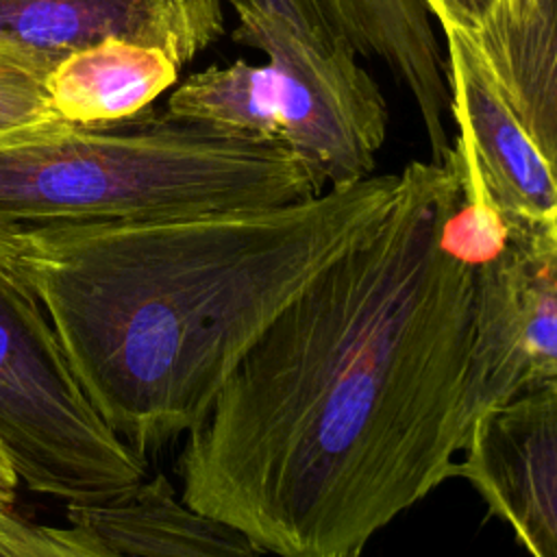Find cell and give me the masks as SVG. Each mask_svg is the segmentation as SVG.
<instances>
[{
  "label": "cell",
  "instance_id": "5bb4252c",
  "mask_svg": "<svg viewBox=\"0 0 557 557\" xmlns=\"http://www.w3.org/2000/svg\"><path fill=\"white\" fill-rule=\"evenodd\" d=\"M57 61L0 46V137L61 122L50 111L46 81Z\"/></svg>",
  "mask_w": 557,
  "mask_h": 557
},
{
  "label": "cell",
  "instance_id": "277c9868",
  "mask_svg": "<svg viewBox=\"0 0 557 557\" xmlns=\"http://www.w3.org/2000/svg\"><path fill=\"white\" fill-rule=\"evenodd\" d=\"M0 461L67 505L113 500L148 479L144 455L81 387L9 228H0Z\"/></svg>",
  "mask_w": 557,
  "mask_h": 557
},
{
  "label": "cell",
  "instance_id": "52a82bcc",
  "mask_svg": "<svg viewBox=\"0 0 557 557\" xmlns=\"http://www.w3.org/2000/svg\"><path fill=\"white\" fill-rule=\"evenodd\" d=\"M457 474L531 557H557V379L481 413Z\"/></svg>",
  "mask_w": 557,
  "mask_h": 557
},
{
  "label": "cell",
  "instance_id": "6da1fadb",
  "mask_svg": "<svg viewBox=\"0 0 557 557\" xmlns=\"http://www.w3.org/2000/svg\"><path fill=\"white\" fill-rule=\"evenodd\" d=\"M457 194L448 161L405 165L383 222L272 318L187 437V505L261 553L361 557L457 474L476 268L446 228Z\"/></svg>",
  "mask_w": 557,
  "mask_h": 557
},
{
  "label": "cell",
  "instance_id": "5b68a950",
  "mask_svg": "<svg viewBox=\"0 0 557 557\" xmlns=\"http://www.w3.org/2000/svg\"><path fill=\"white\" fill-rule=\"evenodd\" d=\"M233 39L268 57L274 74L278 144L305 159L324 187L372 176L387 137V107L357 52L324 48L272 15H237Z\"/></svg>",
  "mask_w": 557,
  "mask_h": 557
},
{
  "label": "cell",
  "instance_id": "4fadbf2b",
  "mask_svg": "<svg viewBox=\"0 0 557 557\" xmlns=\"http://www.w3.org/2000/svg\"><path fill=\"white\" fill-rule=\"evenodd\" d=\"M557 35V0H492L490 22L474 39L513 107L533 83Z\"/></svg>",
  "mask_w": 557,
  "mask_h": 557
},
{
  "label": "cell",
  "instance_id": "7a4b0ae2",
  "mask_svg": "<svg viewBox=\"0 0 557 557\" xmlns=\"http://www.w3.org/2000/svg\"><path fill=\"white\" fill-rule=\"evenodd\" d=\"M398 174L270 209L15 231L89 403L141 455L191 433L272 318L387 215Z\"/></svg>",
  "mask_w": 557,
  "mask_h": 557
},
{
  "label": "cell",
  "instance_id": "3957f363",
  "mask_svg": "<svg viewBox=\"0 0 557 557\" xmlns=\"http://www.w3.org/2000/svg\"><path fill=\"white\" fill-rule=\"evenodd\" d=\"M324 189L285 146L168 111L98 126L54 122L0 137V228L9 231L255 211Z\"/></svg>",
  "mask_w": 557,
  "mask_h": 557
},
{
  "label": "cell",
  "instance_id": "8fae6325",
  "mask_svg": "<svg viewBox=\"0 0 557 557\" xmlns=\"http://www.w3.org/2000/svg\"><path fill=\"white\" fill-rule=\"evenodd\" d=\"M161 48L107 39L63 57L46 81L57 120L81 126L113 124L135 117L170 89L181 72Z\"/></svg>",
  "mask_w": 557,
  "mask_h": 557
},
{
  "label": "cell",
  "instance_id": "ac0fdd59",
  "mask_svg": "<svg viewBox=\"0 0 557 557\" xmlns=\"http://www.w3.org/2000/svg\"><path fill=\"white\" fill-rule=\"evenodd\" d=\"M444 30H459L472 39H481L492 11V0H420Z\"/></svg>",
  "mask_w": 557,
  "mask_h": 557
},
{
  "label": "cell",
  "instance_id": "9c48e42d",
  "mask_svg": "<svg viewBox=\"0 0 557 557\" xmlns=\"http://www.w3.org/2000/svg\"><path fill=\"white\" fill-rule=\"evenodd\" d=\"M222 33V0H0V46L57 63L126 39L185 65Z\"/></svg>",
  "mask_w": 557,
  "mask_h": 557
},
{
  "label": "cell",
  "instance_id": "ba28073f",
  "mask_svg": "<svg viewBox=\"0 0 557 557\" xmlns=\"http://www.w3.org/2000/svg\"><path fill=\"white\" fill-rule=\"evenodd\" d=\"M450 122L463 133L481 183L509 228L557 233V174L490 72L481 48L444 30Z\"/></svg>",
  "mask_w": 557,
  "mask_h": 557
},
{
  "label": "cell",
  "instance_id": "7c38bea8",
  "mask_svg": "<svg viewBox=\"0 0 557 557\" xmlns=\"http://www.w3.org/2000/svg\"><path fill=\"white\" fill-rule=\"evenodd\" d=\"M165 111L181 120L278 144L276 89L268 61L248 63L239 59L196 72L172 91Z\"/></svg>",
  "mask_w": 557,
  "mask_h": 557
},
{
  "label": "cell",
  "instance_id": "e0dca14e",
  "mask_svg": "<svg viewBox=\"0 0 557 557\" xmlns=\"http://www.w3.org/2000/svg\"><path fill=\"white\" fill-rule=\"evenodd\" d=\"M228 2L237 15H272L287 22L309 41L331 48L342 37L333 30L320 0H222Z\"/></svg>",
  "mask_w": 557,
  "mask_h": 557
},
{
  "label": "cell",
  "instance_id": "2e32d148",
  "mask_svg": "<svg viewBox=\"0 0 557 557\" xmlns=\"http://www.w3.org/2000/svg\"><path fill=\"white\" fill-rule=\"evenodd\" d=\"M557 174V35L522 98L513 104Z\"/></svg>",
  "mask_w": 557,
  "mask_h": 557
},
{
  "label": "cell",
  "instance_id": "30bf717a",
  "mask_svg": "<svg viewBox=\"0 0 557 557\" xmlns=\"http://www.w3.org/2000/svg\"><path fill=\"white\" fill-rule=\"evenodd\" d=\"M67 520L124 557H261L242 531L178 498L163 474L113 500L72 503Z\"/></svg>",
  "mask_w": 557,
  "mask_h": 557
},
{
  "label": "cell",
  "instance_id": "d6986e66",
  "mask_svg": "<svg viewBox=\"0 0 557 557\" xmlns=\"http://www.w3.org/2000/svg\"><path fill=\"white\" fill-rule=\"evenodd\" d=\"M17 481H15V476L7 470V466L0 461V511L4 509V505H7V500H9V496H11V490H13V485H15Z\"/></svg>",
  "mask_w": 557,
  "mask_h": 557
},
{
  "label": "cell",
  "instance_id": "9a60e30c",
  "mask_svg": "<svg viewBox=\"0 0 557 557\" xmlns=\"http://www.w3.org/2000/svg\"><path fill=\"white\" fill-rule=\"evenodd\" d=\"M0 557H124L81 527H50L0 511Z\"/></svg>",
  "mask_w": 557,
  "mask_h": 557
},
{
  "label": "cell",
  "instance_id": "8992f818",
  "mask_svg": "<svg viewBox=\"0 0 557 557\" xmlns=\"http://www.w3.org/2000/svg\"><path fill=\"white\" fill-rule=\"evenodd\" d=\"M557 379V233L509 228L474 268L470 409L476 418Z\"/></svg>",
  "mask_w": 557,
  "mask_h": 557
}]
</instances>
